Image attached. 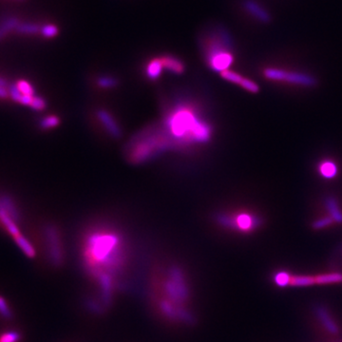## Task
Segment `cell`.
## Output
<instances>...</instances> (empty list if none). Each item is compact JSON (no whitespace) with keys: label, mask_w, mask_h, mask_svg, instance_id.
Returning <instances> with one entry per match:
<instances>
[{"label":"cell","mask_w":342,"mask_h":342,"mask_svg":"<svg viewBox=\"0 0 342 342\" xmlns=\"http://www.w3.org/2000/svg\"><path fill=\"white\" fill-rule=\"evenodd\" d=\"M9 97V89L3 86H0V98Z\"/></svg>","instance_id":"obj_33"},{"label":"cell","mask_w":342,"mask_h":342,"mask_svg":"<svg viewBox=\"0 0 342 342\" xmlns=\"http://www.w3.org/2000/svg\"><path fill=\"white\" fill-rule=\"evenodd\" d=\"M18 1H23V0H18Z\"/></svg>","instance_id":"obj_35"},{"label":"cell","mask_w":342,"mask_h":342,"mask_svg":"<svg viewBox=\"0 0 342 342\" xmlns=\"http://www.w3.org/2000/svg\"><path fill=\"white\" fill-rule=\"evenodd\" d=\"M221 77L223 79H225L226 81L228 82H231L233 84H238V85H241L244 77L241 75V74H238V73H235L233 71H230V70H227V71H224L222 72L221 74Z\"/></svg>","instance_id":"obj_26"},{"label":"cell","mask_w":342,"mask_h":342,"mask_svg":"<svg viewBox=\"0 0 342 342\" xmlns=\"http://www.w3.org/2000/svg\"><path fill=\"white\" fill-rule=\"evenodd\" d=\"M333 221H334V220H333V219H332L331 217H325V218H322V219L316 220V221L313 223V227H314L315 229H321V228H324V227H326V226H329Z\"/></svg>","instance_id":"obj_32"},{"label":"cell","mask_w":342,"mask_h":342,"mask_svg":"<svg viewBox=\"0 0 342 342\" xmlns=\"http://www.w3.org/2000/svg\"><path fill=\"white\" fill-rule=\"evenodd\" d=\"M264 76L272 81H283L295 85L311 87L317 84V80L310 74L299 72H287L281 69L268 68L264 71Z\"/></svg>","instance_id":"obj_6"},{"label":"cell","mask_w":342,"mask_h":342,"mask_svg":"<svg viewBox=\"0 0 342 342\" xmlns=\"http://www.w3.org/2000/svg\"><path fill=\"white\" fill-rule=\"evenodd\" d=\"M41 27H39L38 24L32 23V22H19L15 32L19 35H25V36H34L40 33Z\"/></svg>","instance_id":"obj_18"},{"label":"cell","mask_w":342,"mask_h":342,"mask_svg":"<svg viewBox=\"0 0 342 342\" xmlns=\"http://www.w3.org/2000/svg\"><path fill=\"white\" fill-rule=\"evenodd\" d=\"M243 7L246 12L257 21L261 23H269L271 21V14L256 0H244Z\"/></svg>","instance_id":"obj_9"},{"label":"cell","mask_w":342,"mask_h":342,"mask_svg":"<svg viewBox=\"0 0 342 342\" xmlns=\"http://www.w3.org/2000/svg\"><path fill=\"white\" fill-rule=\"evenodd\" d=\"M44 236L46 241L47 254L50 263L53 266H61L64 260V250L62 246L61 236L58 229L49 224L44 229Z\"/></svg>","instance_id":"obj_7"},{"label":"cell","mask_w":342,"mask_h":342,"mask_svg":"<svg viewBox=\"0 0 342 342\" xmlns=\"http://www.w3.org/2000/svg\"><path fill=\"white\" fill-rule=\"evenodd\" d=\"M316 283L318 284H329V283H337L342 282V274L341 273H330L323 274L315 277Z\"/></svg>","instance_id":"obj_20"},{"label":"cell","mask_w":342,"mask_h":342,"mask_svg":"<svg viewBox=\"0 0 342 342\" xmlns=\"http://www.w3.org/2000/svg\"><path fill=\"white\" fill-rule=\"evenodd\" d=\"M0 316L7 319L12 318V311L8 305L6 299L2 296H0Z\"/></svg>","instance_id":"obj_29"},{"label":"cell","mask_w":342,"mask_h":342,"mask_svg":"<svg viewBox=\"0 0 342 342\" xmlns=\"http://www.w3.org/2000/svg\"><path fill=\"white\" fill-rule=\"evenodd\" d=\"M160 284V297L156 303L161 315L167 319L183 324H191L194 317L187 308L190 300V287L183 270L172 265L166 272Z\"/></svg>","instance_id":"obj_2"},{"label":"cell","mask_w":342,"mask_h":342,"mask_svg":"<svg viewBox=\"0 0 342 342\" xmlns=\"http://www.w3.org/2000/svg\"><path fill=\"white\" fill-rule=\"evenodd\" d=\"M19 23V20L14 16H9L0 21V41L7 37L12 31L15 29Z\"/></svg>","instance_id":"obj_15"},{"label":"cell","mask_w":342,"mask_h":342,"mask_svg":"<svg viewBox=\"0 0 342 342\" xmlns=\"http://www.w3.org/2000/svg\"><path fill=\"white\" fill-rule=\"evenodd\" d=\"M0 86H3V87H6L8 86V82L6 81V79H4L3 77L0 76Z\"/></svg>","instance_id":"obj_34"},{"label":"cell","mask_w":342,"mask_h":342,"mask_svg":"<svg viewBox=\"0 0 342 342\" xmlns=\"http://www.w3.org/2000/svg\"><path fill=\"white\" fill-rule=\"evenodd\" d=\"M241 86H242L245 89H246L247 91H249V92H251V93H257L258 90H259V86H257L256 83H255V82L252 81V80H249V79H247V78H245V77H244V79H243V81H242V83H241Z\"/></svg>","instance_id":"obj_30"},{"label":"cell","mask_w":342,"mask_h":342,"mask_svg":"<svg viewBox=\"0 0 342 342\" xmlns=\"http://www.w3.org/2000/svg\"><path fill=\"white\" fill-rule=\"evenodd\" d=\"M0 222L6 228V230L12 235L13 238L20 235V230L17 226L16 221L3 209L0 208Z\"/></svg>","instance_id":"obj_13"},{"label":"cell","mask_w":342,"mask_h":342,"mask_svg":"<svg viewBox=\"0 0 342 342\" xmlns=\"http://www.w3.org/2000/svg\"><path fill=\"white\" fill-rule=\"evenodd\" d=\"M326 206L330 212V217L334 221H337L339 223L342 222V212L340 209V207L337 203V201L334 198H328L326 201Z\"/></svg>","instance_id":"obj_19"},{"label":"cell","mask_w":342,"mask_h":342,"mask_svg":"<svg viewBox=\"0 0 342 342\" xmlns=\"http://www.w3.org/2000/svg\"><path fill=\"white\" fill-rule=\"evenodd\" d=\"M171 142L165 131L160 129H151L136 138L131 144L129 159L135 163H142L153 158L160 152L167 150L171 147Z\"/></svg>","instance_id":"obj_4"},{"label":"cell","mask_w":342,"mask_h":342,"mask_svg":"<svg viewBox=\"0 0 342 342\" xmlns=\"http://www.w3.org/2000/svg\"><path fill=\"white\" fill-rule=\"evenodd\" d=\"M13 239H14L17 246L23 251V253L26 256H29L31 258L37 256V251H36L35 247L25 238L22 234L18 235L17 237H15Z\"/></svg>","instance_id":"obj_17"},{"label":"cell","mask_w":342,"mask_h":342,"mask_svg":"<svg viewBox=\"0 0 342 342\" xmlns=\"http://www.w3.org/2000/svg\"><path fill=\"white\" fill-rule=\"evenodd\" d=\"M161 59L163 62L164 69L168 70L169 72H171V74L180 75L184 72V69H185L184 64L178 57L173 56L171 54H167V55H163L161 57Z\"/></svg>","instance_id":"obj_11"},{"label":"cell","mask_w":342,"mask_h":342,"mask_svg":"<svg viewBox=\"0 0 342 342\" xmlns=\"http://www.w3.org/2000/svg\"><path fill=\"white\" fill-rule=\"evenodd\" d=\"M316 283V279L311 276H295L292 277L290 285L303 287V286H311Z\"/></svg>","instance_id":"obj_21"},{"label":"cell","mask_w":342,"mask_h":342,"mask_svg":"<svg viewBox=\"0 0 342 342\" xmlns=\"http://www.w3.org/2000/svg\"><path fill=\"white\" fill-rule=\"evenodd\" d=\"M125 242L113 228L100 226L86 234L83 260L86 271L97 283L112 282L125 262Z\"/></svg>","instance_id":"obj_1"},{"label":"cell","mask_w":342,"mask_h":342,"mask_svg":"<svg viewBox=\"0 0 342 342\" xmlns=\"http://www.w3.org/2000/svg\"><path fill=\"white\" fill-rule=\"evenodd\" d=\"M217 221L224 227L242 232L252 231L260 224L259 218L250 213H239L236 215L220 214L217 217Z\"/></svg>","instance_id":"obj_5"},{"label":"cell","mask_w":342,"mask_h":342,"mask_svg":"<svg viewBox=\"0 0 342 342\" xmlns=\"http://www.w3.org/2000/svg\"><path fill=\"white\" fill-rule=\"evenodd\" d=\"M164 70L165 69H164L161 57H155L147 63L146 70H145V74L149 80L154 81L159 79Z\"/></svg>","instance_id":"obj_12"},{"label":"cell","mask_w":342,"mask_h":342,"mask_svg":"<svg viewBox=\"0 0 342 342\" xmlns=\"http://www.w3.org/2000/svg\"><path fill=\"white\" fill-rule=\"evenodd\" d=\"M315 314L317 315L318 319L321 321L322 325L326 328V330L328 331L331 334H333V335L339 334V332H340L339 326L333 320V318L331 317L328 310L324 306H316L315 307Z\"/></svg>","instance_id":"obj_10"},{"label":"cell","mask_w":342,"mask_h":342,"mask_svg":"<svg viewBox=\"0 0 342 342\" xmlns=\"http://www.w3.org/2000/svg\"><path fill=\"white\" fill-rule=\"evenodd\" d=\"M58 28L53 24L44 25L40 30V34L45 38H53L58 35Z\"/></svg>","instance_id":"obj_27"},{"label":"cell","mask_w":342,"mask_h":342,"mask_svg":"<svg viewBox=\"0 0 342 342\" xmlns=\"http://www.w3.org/2000/svg\"><path fill=\"white\" fill-rule=\"evenodd\" d=\"M291 280H292V277L287 272H278L274 276L275 283L280 287H286L290 285Z\"/></svg>","instance_id":"obj_23"},{"label":"cell","mask_w":342,"mask_h":342,"mask_svg":"<svg viewBox=\"0 0 342 342\" xmlns=\"http://www.w3.org/2000/svg\"><path fill=\"white\" fill-rule=\"evenodd\" d=\"M98 120L107 132L113 138H119L122 135V129L113 115L108 110L100 109L96 111Z\"/></svg>","instance_id":"obj_8"},{"label":"cell","mask_w":342,"mask_h":342,"mask_svg":"<svg viewBox=\"0 0 342 342\" xmlns=\"http://www.w3.org/2000/svg\"><path fill=\"white\" fill-rule=\"evenodd\" d=\"M97 85L102 88H112L118 85V80L110 75H102L97 79Z\"/></svg>","instance_id":"obj_22"},{"label":"cell","mask_w":342,"mask_h":342,"mask_svg":"<svg viewBox=\"0 0 342 342\" xmlns=\"http://www.w3.org/2000/svg\"><path fill=\"white\" fill-rule=\"evenodd\" d=\"M21 336L16 331H8L0 335V342H18Z\"/></svg>","instance_id":"obj_28"},{"label":"cell","mask_w":342,"mask_h":342,"mask_svg":"<svg viewBox=\"0 0 342 342\" xmlns=\"http://www.w3.org/2000/svg\"><path fill=\"white\" fill-rule=\"evenodd\" d=\"M319 174L325 179H332L338 174V167L332 161H324L318 166Z\"/></svg>","instance_id":"obj_16"},{"label":"cell","mask_w":342,"mask_h":342,"mask_svg":"<svg viewBox=\"0 0 342 342\" xmlns=\"http://www.w3.org/2000/svg\"><path fill=\"white\" fill-rule=\"evenodd\" d=\"M165 133L172 145L179 147L206 144L211 139L212 128L189 106H177L167 115Z\"/></svg>","instance_id":"obj_3"},{"label":"cell","mask_w":342,"mask_h":342,"mask_svg":"<svg viewBox=\"0 0 342 342\" xmlns=\"http://www.w3.org/2000/svg\"><path fill=\"white\" fill-rule=\"evenodd\" d=\"M14 85L23 95L35 96V88H34V86H32V84H30L29 82H27L25 80H19Z\"/></svg>","instance_id":"obj_25"},{"label":"cell","mask_w":342,"mask_h":342,"mask_svg":"<svg viewBox=\"0 0 342 342\" xmlns=\"http://www.w3.org/2000/svg\"><path fill=\"white\" fill-rule=\"evenodd\" d=\"M0 208H3L15 221L20 220L19 211L15 206L14 201L11 197L7 195H0Z\"/></svg>","instance_id":"obj_14"},{"label":"cell","mask_w":342,"mask_h":342,"mask_svg":"<svg viewBox=\"0 0 342 342\" xmlns=\"http://www.w3.org/2000/svg\"><path fill=\"white\" fill-rule=\"evenodd\" d=\"M60 124V119L55 116V115H49L44 117L40 121V127L43 129H49V128H54Z\"/></svg>","instance_id":"obj_24"},{"label":"cell","mask_w":342,"mask_h":342,"mask_svg":"<svg viewBox=\"0 0 342 342\" xmlns=\"http://www.w3.org/2000/svg\"><path fill=\"white\" fill-rule=\"evenodd\" d=\"M46 101L43 99V98L38 97V96H35L34 97V100L32 102V105H31V108L33 110H43L46 109Z\"/></svg>","instance_id":"obj_31"}]
</instances>
